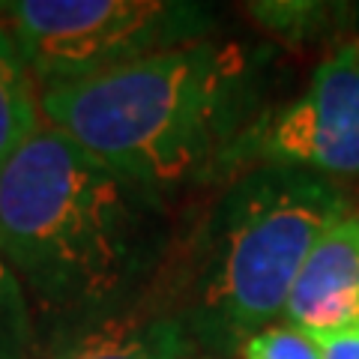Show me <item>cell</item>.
<instances>
[{"label":"cell","mask_w":359,"mask_h":359,"mask_svg":"<svg viewBox=\"0 0 359 359\" xmlns=\"http://www.w3.org/2000/svg\"><path fill=\"white\" fill-rule=\"evenodd\" d=\"M240 359H323L318 341L290 323H273L243 341Z\"/></svg>","instance_id":"11"},{"label":"cell","mask_w":359,"mask_h":359,"mask_svg":"<svg viewBox=\"0 0 359 359\" xmlns=\"http://www.w3.org/2000/svg\"><path fill=\"white\" fill-rule=\"evenodd\" d=\"M347 212L327 177L255 168L228 180L186 249L168 257L156 311L189 341L231 356L285 318L287 297L320 233Z\"/></svg>","instance_id":"3"},{"label":"cell","mask_w":359,"mask_h":359,"mask_svg":"<svg viewBox=\"0 0 359 359\" xmlns=\"http://www.w3.org/2000/svg\"><path fill=\"white\" fill-rule=\"evenodd\" d=\"M0 21L42 87L69 84L132 60L210 39L216 15L183 0H15Z\"/></svg>","instance_id":"4"},{"label":"cell","mask_w":359,"mask_h":359,"mask_svg":"<svg viewBox=\"0 0 359 359\" xmlns=\"http://www.w3.org/2000/svg\"><path fill=\"white\" fill-rule=\"evenodd\" d=\"M0 359H36V318L4 252H0Z\"/></svg>","instance_id":"9"},{"label":"cell","mask_w":359,"mask_h":359,"mask_svg":"<svg viewBox=\"0 0 359 359\" xmlns=\"http://www.w3.org/2000/svg\"><path fill=\"white\" fill-rule=\"evenodd\" d=\"M189 359H192V356H189Z\"/></svg>","instance_id":"13"},{"label":"cell","mask_w":359,"mask_h":359,"mask_svg":"<svg viewBox=\"0 0 359 359\" xmlns=\"http://www.w3.org/2000/svg\"><path fill=\"white\" fill-rule=\"evenodd\" d=\"M255 168L359 177V39L339 45L297 99L252 123L231 150L224 180Z\"/></svg>","instance_id":"5"},{"label":"cell","mask_w":359,"mask_h":359,"mask_svg":"<svg viewBox=\"0 0 359 359\" xmlns=\"http://www.w3.org/2000/svg\"><path fill=\"white\" fill-rule=\"evenodd\" d=\"M192 341L183 327L156 309L57 335L42 359H189Z\"/></svg>","instance_id":"7"},{"label":"cell","mask_w":359,"mask_h":359,"mask_svg":"<svg viewBox=\"0 0 359 359\" xmlns=\"http://www.w3.org/2000/svg\"><path fill=\"white\" fill-rule=\"evenodd\" d=\"M261 60L233 39H198L39 90L51 129L159 195L219 183L264 114Z\"/></svg>","instance_id":"2"},{"label":"cell","mask_w":359,"mask_h":359,"mask_svg":"<svg viewBox=\"0 0 359 359\" xmlns=\"http://www.w3.org/2000/svg\"><path fill=\"white\" fill-rule=\"evenodd\" d=\"M39 114L33 72L15 33L0 21V171L42 126Z\"/></svg>","instance_id":"8"},{"label":"cell","mask_w":359,"mask_h":359,"mask_svg":"<svg viewBox=\"0 0 359 359\" xmlns=\"http://www.w3.org/2000/svg\"><path fill=\"white\" fill-rule=\"evenodd\" d=\"M171 249L165 195L90 159L48 123L0 171V252L48 341L138 311Z\"/></svg>","instance_id":"1"},{"label":"cell","mask_w":359,"mask_h":359,"mask_svg":"<svg viewBox=\"0 0 359 359\" xmlns=\"http://www.w3.org/2000/svg\"><path fill=\"white\" fill-rule=\"evenodd\" d=\"M249 9L257 18V25H264L282 39H311L332 27L339 18V6L306 4V0H299V4H290V0L285 4H252Z\"/></svg>","instance_id":"10"},{"label":"cell","mask_w":359,"mask_h":359,"mask_svg":"<svg viewBox=\"0 0 359 359\" xmlns=\"http://www.w3.org/2000/svg\"><path fill=\"white\" fill-rule=\"evenodd\" d=\"M311 339L318 341L323 359H359V330L356 332H318Z\"/></svg>","instance_id":"12"},{"label":"cell","mask_w":359,"mask_h":359,"mask_svg":"<svg viewBox=\"0 0 359 359\" xmlns=\"http://www.w3.org/2000/svg\"><path fill=\"white\" fill-rule=\"evenodd\" d=\"M285 320L311 335L359 330V212L347 210L314 243L287 297Z\"/></svg>","instance_id":"6"}]
</instances>
